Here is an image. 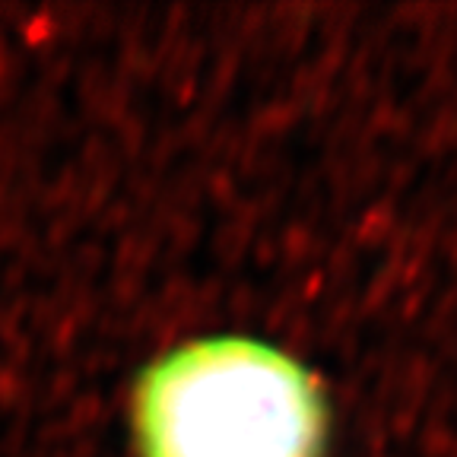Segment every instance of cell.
Segmentation results:
<instances>
[{"instance_id":"cell-1","label":"cell","mask_w":457,"mask_h":457,"mask_svg":"<svg viewBox=\"0 0 457 457\" xmlns=\"http://www.w3.org/2000/svg\"><path fill=\"white\" fill-rule=\"evenodd\" d=\"M134 432L140 457H321L324 400L293 356L216 337L146 371Z\"/></svg>"}]
</instances>
